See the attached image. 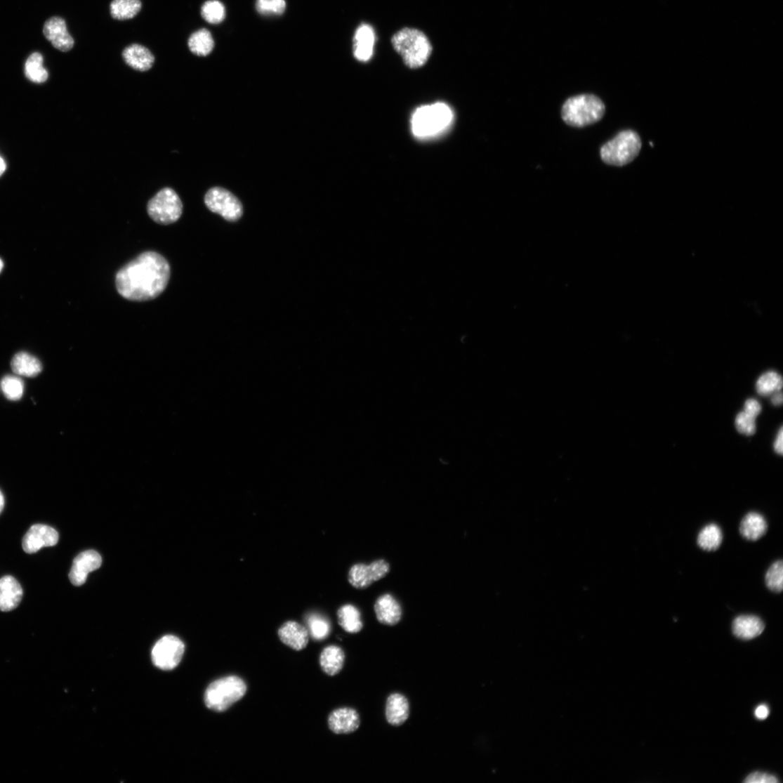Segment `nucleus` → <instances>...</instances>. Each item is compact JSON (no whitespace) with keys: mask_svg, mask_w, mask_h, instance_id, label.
Segmentation results:
<instances>
[{"mask_svg":"<svg viewBox=\"0 0 783 783\" xmlns=\"http://www.w3.org/2000/svg\"><path fill=\"white\" fill-rule=\"evenodd\" d=\"M171 276L167 260L159 253L144 252L123 266L116 276V287L124 298L145 302L160 296Z\"/></svg>","mask_w":783,"mask_h":783,"instance_id":"nucleus-1","label":"nucleus"},{"mask_svg":"<svg viewBox=\"0 0 783 783\" xmlns=\"http://www.w3.org/2000/svg\"><path fill=\"white\" fill-rule=\"evenodd\" d=\"M391 41L395 51L410 69L421 68L432 54L433 47L429 39L418 29H402L393 37Z\"/></svg>","mask_w":783,"mask_h":783,"instance_id":"nucleus-2","label":"nucleus"},{"mask_svg":"<svg viewBox=\"0 0 783 783\" xmlns=\"http://www.w3.org/2000/svg\"><path fill=\"white\" fill-rule=\"evenodd\" d=\"M605 111V105L597 96L580 95L570 98L565 103L562 117L569 126L583 128L600 121Z\"/></svg>","mask_w":783,"mask_h":783,"instance_id":"nucleus-3","label":"nucleus"},{"mask_svg":"<svg viewBox=\"0 0 783 783\" xmlns=\"http://www.w3.org/2000/svg\"><path fill=\"white\" fill-rule=\"evenodd\" d=\"M453 118L452 110L446 104L437 103L422 106L412 117L414 136L418 138L434 137L449 127Z\"/></svg>","mask_w":783,"mask_h":783,"instance_id":"nucleus-4","label":"nucleus"},{"mask_svg":"<svg viewBox=\"0 0 783 783\" xmlns=\"http://www.w3.org/2000/svg\"><path fill=\"white\" fill-rule=\"evenodd\" d=\"M247 692V685L237 676H229L213 682L206 689L204 701L206 706L214 711L223 712L242 699Z\"/></svg>","mask_w":783,"mask_h":783,"instance_id":"nucleus-5","label":"nucleus"},{"mask_svg":"<svg viewBox=\"0 0 783 783\" xmlns=\"http://www.w3.org/2000/svg\"><path fill=\"white\" fill-rule=\"evenodd\" d=\"M641 146V140L637 133L631 130L624 131L601 147V159L610 166H623L636 158Z\"/></svg>","mask_w":783,"mask_h":783,"instance_id":"nucleus-6","label":"nucleus"},{"mask_svg":"<svg viewBox=\"0 0 783 783\" xmlns=\"http://www.w3.org/2000/svg\"><path fill=\"white\" fill-rule=\"evenodd\" d=\"M183 204L176 192L169 187L157 193L147 204L149 216L157 223L169 225L180 218Z\"/></svg>","mask_w":783,"mask_h":783,"instance_id":"nucleus-7","label":"nucleus"},{"mask_svg":"<svg viewBox=\"0 0 783 783\" xmlns=\"http://www.w3.org/2000/svg\"><path fill=\"white\" fill-rule=\"evenodd\" d=\"M184 653L183 642L173 636H166L153 647L152 660L155 666L163 670H171L180 663Z\"/></svg>","mask_w":783,"mask_h":783,"instance_id":"nucleus-8","label":"nucleus"},{"mask_svg":"<svg viewBox=\"0 0 783 783\" xmlns=\"http://www.w3.org/2000/svg\"><path fill=\"white\" fill-rule=\"evenodd\" d=\"M205 204L211 211L230 221H235L242 215V206L239 200L230 192L223 188L211 189L206 195Z\"/></svg>","mask_w":783,"mask_h":783,"instance_id":"nucleus-9","label":"nucleus"},{"mask_svg":"<svg viewBox=\"0 0 783 783\" xmlns=\"http://www.w3.org/2000/svg\"><path fill=\"white\" fill-rule=\"evenodd\" d=\"M389 571L390 566L384 560L375 561L369 565H355L348 574L349 583L357 589H365L385 577Z\"/></svg>","mask_w":783,"mask_h":783,"instance_id":"nucleus-10","label":"nucleus"},{"mask_svg":"<svg viewBox=\"0 0 783 783\" xmlns=\"http://www.w3.org/2000/svg\"><path fill=\"white\" fill-rule=\"evenodd\" d=\"M58 541L59 534L54 528L44 525H34L25 534L22 546L26 553L32 554L44 547L55 546Z\"/></svg>","mask_w":783,"mask_h":783,"instance_id":"nucleus-11","label":"nucleus"},{"mask_svg":"<svg viewBox=\"0 0 783 783\" xmlns=\"http://www.w3.org/2000/svg\"><path fill=\"white\" fill-rule=\"evenodd\" d=\"M43 33L60 51L68 52L74 48V39L67 30L65 21L60 17L48 19L44 25Z\"/></svg>","mask_w":783,"mask_h":783,"instance_id":"nucleus-12","label":"nucleus"},{"mask_svg":"<svg viewBox=\"0 0 783 783\" xmlns=\"http://www.w3.org/2000/svg\"><path fill=\"white\" fill-rule=\"evenodd\" d=\"M102 558L95 551H86L81 553L74 559L70 578L72 584L75 586H81L85 584L88 574L100 567Z\"/></svg>","mask_w":783,"mask_h":783,"instance_id":"nucleus-13","label":"nucleus"},{"mask_svg":"<svg viewBox=\"0 0 783 783\" xmlns=\"http://www.w3.org/2000/svg\"><path fill=\"white\" fill-rule=\"evenodd\" d=\"M359 713L351 708H341L334 710L329 714L328 724L329 729L335 734H350L360 726Z\"/></svg>","mask_w":783,"mask_h":783,"instance_id":"nucleus-14","label":"nucleus"},{"mask_svg":"<svg viewBox=\"0 0 783 783\" xmlns=\"http://www.w3.org/2000/svg\"><path fill=\"white\" fill-rule=\"evenodd\" d=\"M23 598L18 580L8 575L0 579V611L8 612L17 608Z\"/></svg>","mask_w":783,"mask_h":783,"instance_id":"nucleus-15","label":"nucleus"},{"mask_svg":"<svg viewBox=\"0 0 783 783\" xmlns=\"http://www.w3.org/2000/svg\"><path fill=\"white\" fill-rule=\"evenodd\" d=\"M281 641L296 651H301L308 643V631L294 621L285 622L278 632Z\"/></svg>","mask_w":783,"mask_h":783,"instance_id":"nucleus-16","label":"nucleus"},{"mask_svg":"<svg viewBox=\"0 0 783 783\" xmlns=\"http://www.w3.org/2000/svg\"><path fill=\"white\" fill-rule=\"evenodd\" d=\"M375 33L368 25H362L356 30L354 36V56L362 62L369 61L374 53Z\"/></svg>","mask_w":783,"mask_h":783,"instance_id":"nucleus-17","label":"nucleus"},{"mask_svg":"<svg viewBox=\"0 0 783 783\" xmlns=\"http://www.w3.org/2000/svg\"><path fill=\"white\" fill-rule=\"evenodd\" d=\"M765 626L762 619L755 615H741L732 622L733 634L743 640L754 639L765 630Z\"/></svg>","mask_w":783,"mask_h":783,"instance_id":"nucleus-18","label":"nucleus"},{"mask_svg":"<svg viewBox=\"0 0 783 783\" xmlns=\"http://www.w3.org/2000/svg\"><path fill=\"white\" fill-rule=\"evenodd\" d=\"M125 62L134 70L147 72L154 62L152 53L145 47L138 44H133L124 49L122 53Z\"/></svg>","mask_w":783,"mask_h":783,"instance_id":"nucleus-19","label":"nucleus"},{"mask_svg":"<svg viewBox=\"0 0 783 783\" xmlns=\"http://www.w3.org/2000/svg\"><path fill=\"white\" fill-rule=\"evenodd\" d=\"M374 611L378 621L386 625L397 624L402 615L399 603L389 594L382 596L377 599Z\"/></svg>","mask_w":783,"mask_h":783,"instance_id":"nucleus-20","label":"nucleus"},{"mask_svg":"<svg viewBox=\"0 0 783 783\" xmlns=\"http://www.w3.org/2000/svg\"><path fill=\"white\" fill-rule=\"evenodd\" d=\"M410 706L408 699L400 693L390 695L386 704V719L389 724L400 726L409 718Z\"/></svg>","mask_w":783,"mask_h":783,"instance_id":"nucleus-21","label":"nucleus"},{"mask_svg":"<svg viewBox=\"0 0 783 783\" xmlns=\"http://www.w3.org/2000/svg\"><path fill=\"white\" fill-rule=\"evenodd\" d=\"M768 522L765 518L757 512H749L743 518L740 525V533L748 541H756L762 539L767 533Z\"/></svg>","mask_w":783,"mask_h":783,"instance_id":"nucleus-22","label":"nucleus"},{"mask_svg":"<svg viewBox=\"0 0 783 783\" xmlns=\"http://www.w3.org/2000/svg\"><path fill=\"white\" fill-rule=\"evenodd\" d=\"M11 368L18 376L35 377L41 372L42 364L35 356L26 352H20L13 357Z\"/></svg>","mask_w":783,"mask_h":783,"instance_id":"nucleus-23","label":"nucleus"},{"mask_svg":"<svg viewBox=\"0 0 783 783\" xmlns=\"http://www.w3.org/2000/svg\"><path fill=\"white\" fill-rule=\"evenodd\" d=\"M344 662V652L336 645H330L325 647L320 657L321 666L324 672L329 676L340 673L343 667Z\"/></svg>","mask_w":783,"mask_h":783,"instance_id":"nucleus-24","label":"nucleus"},{"mask_svg":"<svg viewBox=\"0 0 783 783\" xmlns=\"http://www.w3.org/2000/svg\"><path fill=\"white\" fill-rule=\"evenodd\" d=\"M215 46L211 32L206 29H201L193 33L188 40L190 51L197 56H207Z\"/></svg>","mask_w":783,"mask_h":783,"instance_id":"nucleus-25","label":"nucleus"},{"mask_svg":"<svg viewBox=\"0 0 783 783\" xmlns=\"http://www.w3.org/2000/svg\"><path fill=\"white\" fill-rule=\"evenodd\" d=\"M723 539L721 528L718 525L711 523L702 529L697 537V544L704 551H714L720 548Z\"/></svg>","mask_w":783,"mask_h":783,"instance_id":"nucleus-26","label":"nucleus"},{"mask_svg":"<svg viewBox=\"0 0 783 783\" xmlns=\"http://www.w3.org/2000/svg\"><path fill=\"white\" fill-rule=\"evenodd\" d=\"M338 622L349 633H360L363 629L361 614L355 607L345 605L338 612Z\"/></svg>","mask_w":783,"mask_h":783,"instance_id":"nucleus-27","label":"nucleus"},{"mask_svg":"<svg viewBox=\"0 0 783 783\" xmlns=\"http://www.w3.org/2000/svg\"><path fill=\"white\" fill-rule=\"evenodd\" d=\"M110 14L114 19L126 20L136 17L142 9L140 0H114L110 4Z\"/></svg>","mask_w":783,"mask_h":783,"instance_id":"nucleus-28","label":"nucleus"},{"mask_svg":"<svg viewBox=\"0 0 783 783\" xmlns=\"http://www.w3.org/2000/svg\"><path fill=\"white\" fill-rule=\"evenodd\" d=\"M27 77L35 83H42L48 79V73L43 67V57L38 53L29 56L25 65Z\"/></svg>","mask_w":783,"mask_h":783,"instance_id":"nucleus-29","label":"nucleus"},{"mask_svg":"<svg viewBox=\"0 0 783 783\" xmlns=\"http://www.w3.org/2000/svg\"><path fill=\"white\" fill-rule=\"evenodd\" d=\"M782 387V377L775 371H769L761 376L756 383L758 394L768 396L775 392L780 391Z\"/></svg>","mask_w":783,"mask_h":783,"instance_id":"nucleus-30","label":"nucleus"},{"mask_svg":"<svg viewBox=\"0 0 783 783\" xmlns=\"http://www.w3.org/2000/svg\"><path fill=\"white\" fill-rule=\"evenodd\" d=\"M307 624L312 638L322 640L328 637L331 631L329 621L324 617L312 614L307 617Z\"/></svg>","mask_w":783,"mask_h":783,"instance_id":"nucleus-31","label":"nucleus"},{"mask_svg":"<svg viewBox=\"0 0 783 783\" xmlns=\"http://www.w3.org/2000/svg\"><path fill=\"white\" fill-rule=\"evenodd\" d=\"M201 15L208 23L218 25L226 18V9L218 0H209L201 8Z\"/></svg>","mask_w":783,"mask_h":783,"instance_id":"nucleus-32","label":"nucleus"},{"mask_svg":"<svg viewBox=\"0 0 783 783\" xmlns=\"http://www.w3.org/2000/svg\"><path fill=\"white\" fill-rule=\"evenodd\" d=\"M1 388L8 400H18L24 395L25 384L18 375H7L2 379Z\"/></svg>","mask_w":783,"mask_h":783,"instance_id":"nucleus-33","label":"nucleus"},{"mask_svg":"<svg viewBox=\"0 0 783 783\" xmlns=\"http://www.w3.org/2000/svg\"><path fill=\"white\" fill-rule=\"evenodd\" d=\"M765 584L772 592L779 593L783 588V563L782 560L774 562L765 575Z\"/></svg>","mask_w":783,"mask_h":783,"instance_id":"nucleus-34","label":"nucleus"},{"mask_svg":"<svg viewBox=\"0 0 783 783\" xmlns=\"http://www.w3.org/2000/svg\"><path fill=\"white\" fill-rule=\"evenodd\" d=\"M257 11L265 16L282 15L286 9L285 0H257Z\"/></svg>","mask_w":783,"mask_h":783,"instance_id":"nucleus-35","label":"nucleus"},{"mask_svg":"<svg viewBox=\"0 0 783 783\" xmlns=\"http://www.w3.org/2000/svg\"><path fill=\"white\" fill-rule=\"evenodd\" d=\"M756 418L743 412L737 414L735 426L738 432L746 435H752L756 432Z\"/></svg>","mask_w":783,"mask_h":783,"instance_id":"nucleus-36","label":"nucleus"},{"mask_svg":"<svg viewBox=\"0 0 783 783\" xmlns=\"http://www.w3.org/2000/svg\"><path fill=\"white\" fill-rule=\"evenodd\" d=\"M746 783H777L779 780L776 777L762 772H754L749 775L745 779Z\"/></svg>","mask_w":783,"mask_h":783,"instance_id":"nucleus-37","label":"nucleus"},{"mask_svg":"<svg viewBox=\"0 0 783 783\" xmlns=\"http://www.w3.org/2000/svg\"><path fill=\"white\" fill-rule=\"evenodd\" d=\"M744 412L749 415L756 418L757 416L762 412V407L759 402L754 399H749L746 402L744 406Z\"/></svg>","mask_w":783,"mask_h":783,"instance_id":"nucleus-38","label":"nucleus"},{"mask_svg":"<svg viewBox=\"0 0 783 783\" xmlns=\"http://www.w3.org/2000/svg\"><path fill=\"white\" fill-rule=\"evenodd\" d=\"M770 713V710L766 705H760L755 710L756 718L758 720H765Z\"/></svg>","mask_w":783,"mask_h":783,"instance_id":"nucleus-39","label":"nucleus"},{"mask_svg":"<svg viewBox=\"0 0 783 783\" xmlns=\"http://www.w3.org/2000/svg\"><path fill=\"white\" fill-rule=\"evenodd\" d=\"M774 447H775V452L778 454L782 455V428L779 431V433H778L777 437L775 440Z\"/></svg>","mask_w":783,"mask_h":783,"instance_id":"nucleus-40","label":"nucleus"},{"mask_svg":"<svg viewBox=\"0 0 783 783\" xmlns=\"http://www.w3.org/2000/svg\"><path fill=\"white\" fill-rule=\"evenodd\" d=\"M782 393H780V391H778V393H775V395L773 396V397L772 399V404L775 405V406H779V405L782 404Z\"/></svg>","mask_w":783,"mask_h":783,"instance_id":"nucleus-41","label":"nucleus"},{"mask_svg":"<svg viewBox=\"0 0 783 783\" xmlns=\"http://www.w3.org/2000/svg\"><path fill=\"white\" fill-rule=\"evenodd\" d=\"M6 169V165L4 160L0 157V176L3 175Z\"/></svg>","mask_w":783,"mask_h":783,"instance_id":"nucleus-42","label":"nucleus"},{"mask_svg":"<svg viewBox=\"0 0 783 783\" xmlns=\"http://www.w3.org/2000/svg\"><path fill=\"white\" fill-rule=\"evenodd\" d=\"M4 506H5V499H4V494H3L2 492H1V490H0V513H2V511H3L4 508Z\"/></svg>","mask_w":783,"mask_h":783,"instance_id":"nucleus-43","label":"nucleus"},{"mask_svg":"<svg viewBox=\"0 0 783 783\" xmlns=\"http://www.w3.org/2000/svg\"><path fill=\"white\" fill-rule=\"evenodd\" d=\"M3 268H4V262L1 259H0V272H1V271L3 270Z\"/></svg>","mask_w":783,"mask_h":783,"instance_id":"nucleus-44","label":"nucleus"}]
</instances>
